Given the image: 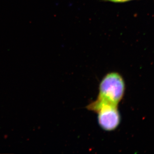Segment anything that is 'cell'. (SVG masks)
<instances>
[{"mask_svg":"<svg viewBox=\"0 0 154 154\" xmlns=\"http://www.w3.org/2000/svg\"><path fill=\"white\" fill-rule=\"evenodd\" d=\"M134 0H102L103 2H110L114 3H123L128 2Z\"/></svg>","mask_w":154,"mask_h":154,"instance_id":"obj_3","label":"cell"},{"mask_svg":"<svg viewBox=\"0 0 154 154\" xmlns=\"http://www.w3.org/2000/svg\"><path fill=\"white\" fill-rule=\"evenodd\" d=\"M96 112L99 114L98 121L99 125L105 130H113L120 123V115L117 107L103 105L99 107Z\"/></svg>","mask_w":154,"mask_h":154,"instance_id":"obj_2","label":"cell"},{"mask_svg":"<svg viewBox=\"0 0 154 154\" xmlns=\"http://www.w3.org/2000/svg\"><path fill=\"white\" fill-rule=\"evenodd\" d=\"M124 92V82L121 75L116 72L108 74L100 83L98 99L88 105V109L95 111L103 105L117 107Z\"/></svg>","mask_w":154,"mask_h":154,"instance_id":"obj_1","label":"cell"}]
</instances>
